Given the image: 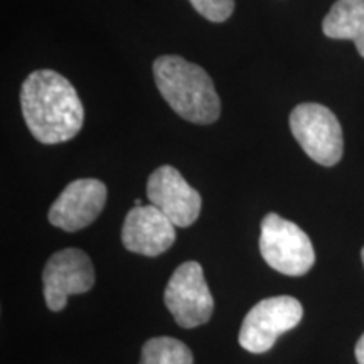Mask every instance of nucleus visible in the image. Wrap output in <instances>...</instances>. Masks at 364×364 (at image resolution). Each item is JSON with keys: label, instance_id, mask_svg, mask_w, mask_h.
<instances>
[{"label": "nucleus", "instance_id": "nucleus-10", "mask_svg": "<svg viewBox=\"0 0 364 364\" xmlns=\"http://www.w3.org/2000/svg\"><path fill=\"white\" fill-rule=\"evenodd\" d=\"M176 225L154 204L135 206L125 216L122 243L132 253L159 257L176 241Z\"/></svg>", "mask_w": 364, "mask_h": 364}, {"label": "nucleus", "instance_id": "nucleus-4", "mask_svg": "<svg viewBox=\"0 0 364 364\" xmlns=\"http://www.w3.org/2000/svg\"><path fill=\"white\" fill-rule=\"evenodd\" d=\"M290 130L304 152L321 166L332 167L344 152L343 129L338 117L318 103H302L290 113Z\"/></svg>", "mask_w": 364, "mask_h": 364}, {"label": "nucleus", "instance_id": "nucleus-13", "mask_svg": "<svg viewBox=\"0 0 364 364\" xmlns=\"http://www.w3.org/2000/svg\"><path fill=\"white\" fill-rule=\"evenodd\" d=\"M196 9L211 22H225L235 11V0H189Z\"/></svg>", "mask_w": 364, "mask_h": 364}, {"label": "nucleus", "instance_id": "nucleus-8", "mask_svg": "<svg viewBox=\"0 0 364 364\" xmlns=\"http://www.w3.org/2000/svg\"><path fill=\"white\" fill-rule=\"evenodd\" d=\"M147 198L177 228L191 226L201 213V196L172 166H162L150 174Z\"/></svg>", "mask_w": 364, "mask_h": 364}, {"label": "nucleus", "instance_id": "nucleus-15", "mask_svg": "<svg viewBox=\"0 0 364 364\" xmlns=\"http://www.w3.org/2000/svg\"><path fill=\"white\" fill-rule=\"evenodd\" d=\"M135 206H142V201H140V199H135Z\"/></svg>", "mask_w": 364, "mask_h": 364}, {"label": "nucleus", "instance_id": "nucleus-7", "mask_svg": "<svg viewBox=\"0 0 364 364\" xmlns=\"http://www.w3.org/2000/svg\"><path fill=\"white\" fill-rule=\"evenodd\" d=\"M43 282L46 306L54 312H59L66 307L70 295L85 294L93 289V263L81 250H61L46 263Z\"/></svg>", "mask_w": 364, "mask_h": 364}, {"label": "nucleus", "instance_id": "nucleus-11", "mask_svg": "<svg viewBox=\"0 0 364 364\" xmlns=\"http://www.w3.org/2000/svg\"><path fill=\"white\" fill-rule=\"evenodd\" d=\"M327 38L353 41L364 58V0H338L322 22Z\"/></svg>", "mask_w": 364, "mask_h": 364}, {"label": "nucleus", "instance_id": "nucleus-14", "mask_svg": "<svg viewBox=\"0 0 364 364\" xmlns=\"http://www.w3.org/2000/svg\"><path fill=\"white\" fill-rule=\"evenodd\" d=\"M356 359L358 364H364V334L359 338L356 344Z\"/></svg>", "mask_w": 364, "mask_h": 364}, {"label": "nucleus", "instance_id": "nucleus-12", "mask_svg": "<svg viewBox=\"0 0 364 364\" xmlns=\"http://www.w3.org/2000/svg\"><path fill=\"white\" fill-rule=\"evenodd\" d=\"M140 364H194L191 349L174 338L149 339L142 348Z\"/></svg>", "mask_w": 364, "mask_h": 364}, {"label": "nucleus", "instance_id": "nucleus-5", "mask_svg": "<svg viewBox=\"0 0 364 364\" xmlns=\"http://www.w3.org/2000/svg\"><path fill=\"white\" fill-rule=\"evenodd\" d=\"M304 309L289 295L262 300L247 314L240 329V346L250 353L270 351L277 339L302 321Z\"/></svg>", "mask_w": 364, "mask_h": 364}, {"label": "nucleus", "instance_id": "nucleus-1", "mask_svg": "<svg viewBox=\"0 0 364 364\" xmlns=\"http://www.w3.org/2000/svg\"><path fill=\"white\" fill-rule=\"evenodd\" d=\"M21 107L27 129L41 144L68 142L83 129L85 108L75 86L53 70L27 76L21 88Z\"/></svg>", "mask_w": 364, "mask_h": 364}, {"label": "nucleus", "instance_id": "nucleus-16", "mask_svg": "<svg viewBox=\"0 0 364 364\" xmlns=\"http://www.w3.org/2000/svg\"><path fill=\"white\" fill-rule=\"evenodd\" d=\"M361 258H363V265H364V248H363V252H361Z\"/></svg>", "mask_w": 364, "mask_h": 364}, {"label": "nucleus", "instance_id": "nucleus-3", "mask_svg": "<svg viewBox=\"0 0 364 364\" xmlns=\"http://www.w3.org/2000/svg\"><path fill=\"white\" fill-rule=\"evenodd\" d=\"M260 253L268 267L290 277L306 275L316 262V252L306 231L275 213L262 221Z\"/></svg>", "mask_w": 364, "mask_h": 364}, {"label": "nucleus", "instance_id": "nucleus-2", "mask_svg": "<svg viewBox=\"0 0 364 364\" xmlns=\"http://www.w3.org/2000/svg\"><path fill=\"white\" fill-rule=\"evenodd\" d=\"M154 76L164 100L184 120L209 125L220 118V97L213 80L201 66L167 54L156 59Z\"/></svg>", "mask_w": 364, "mask_h": 364}, {"label": "nucleus", "instance_id": "nucleus-6", "mask_svg": "<svg viewBox=\"0 0 364 364\" xmlns=\"http://www.w3.org/2000/svg\"><path fill=\"white\" fill-rule=\"evenodd\" d=\"M164 302L184 329L203 326L211 318L215 302L198 262H186L176 268L164 292Z\"/></svg>", "mask_w": 364, "mask_h": 364}, {"label": "nucleus", "instance_id": "nucleus-9", "mask_svg": "<svg viewBox=\"0 0 364 364\" xmlns=\"http://www.w3.org/2000/svg\"><path fill=\"white\" fill-rule=\"evenodd\" d=\"M107 186L98 179H78L66 186L49 209V223L65 231H80L102 215Z\"/></svg>", "mask_w": 364, "mask_h": 364}]
</instances>
